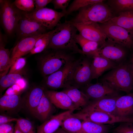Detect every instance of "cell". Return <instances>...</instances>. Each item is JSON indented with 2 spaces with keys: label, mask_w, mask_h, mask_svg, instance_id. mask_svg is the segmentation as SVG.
<instances>
[{
  "label": "cell",
  "mask_w": 133,
  "mask_h": 133,
  "mask_svg": "<svg viewBox=\"0 0 133 133\" xmlns=\"http://www.w3.org/2000/svg\"><path fill=\"white\" fill-rule=\"evenodd\" d=\"M77 31L71 21L59 23L52 30L47 49L63 50L82 55L75 40Z\"/></svg>",
  "instance_id": "cell-1"
},
{
  "label": "cell",
  "mask_w": 133,
  "mask_h": 133,
  "mask_svg": "<svg viewBox=\"0 0 133 133\" xmlns=\"http://www.w3.org/2000/svg\"><path fill=\"white\" fill-rule=\"evenodd\" d=\"M40 57V68L45 77L57 71L75 59L73 54L61 50L48 49Z\"/></svg>",
  "instance_id": "cell-2"
},
{
  "label": "cell",
  "mask_w": 133,
  "mask_h": 133,
  "mask_svg": "<svg viewBox=\"0 0 133 133\" xmlns=\"http://www.w3.org/2000/svg\"><path fill=\"white\" fill-rule=\"evenodd\" d=\"M102 81L114 89L127 94L133 89V79L128 63L122 62L112 69L103 77Z\"/></svg>",
  "instance_id": "cell-3"
},
{
  "label": "cell",
  "mask_w": 133,
  "mask_h": 133,
  "mask_svg": "<svg viewBox=\"0 0 133 133\" xmlns=\"http://www.w3.org/2000/svg\"><path fill=\"white\" fill-rule=\"evenodd\" d=\"M103 2L80 9L75 17L70 21L75 23L92 22L101 24L107 22L114 17L113 13L111 8Z\"/></svg>",
  "instance_id": "cell-4"
},
{
  "label": "cell",
  "mask_w": 133,
  "mask_h": 133,
  "mask_svg": "<svg viewBox=\"0 0 133 133\" xmlns=\"http://www.w3.org/2000/svg\"><path fill=\"white\" fill-rule=\"evenodd\" d=\"M22 14V11L11 0H0V23L8 35H11L15 33Z\"/></svg>",
  "instance_id": "cell-5"
},
{
  "label": "cell",
  "mask_w": 133,
  "mask_h": 133,
  "mask_svg": "<svg viewBox=\"0 0 133 133\" xmlns=\"http://www.w3.org/2000/svg\"><path fill=\"white\" fill-rule=\"evenodd\" d=\"M78 60L75 59L57 71L45 77L44 83L46 87L57 90L71 86L72 75Z\"/></svg>",
  "instance_id": "cell-6"
},
{
  "label": "cell",
  "mask_w": 133,
  "mask_h": 133,
  "mask_svg": "<svg viewBox=\"0 0 133 133\" xmlns=\"http://www.w3.org/2000/svg\"><path fill=\"white\" fill-rule=\"evenodd\" d=\"M100 26L108 41L125 48H132L133 30H127L108 22Z\"/></svg>",
  "instance_id": "cell-7"
},
{
  "label": "cell",
  "mask_w": 133,
  "mask_h": 133,
  "mask_svg": "<svg viewBox=\"0 0 133 133\" xmlns=\"http://www.w3.org/2000/svg\"><path fill=\"white\" fill-rule=\"evenodd\" d=\"M22 11L26 16L40 23L47 30L55 27L61 18L66 16L62 11L58 12L46 7L31 12Z\"/></svg>",
  "instance_id": "cell-8"
},
{
  "label": "cell",
  "mask_w": 133,
  "mask_h": 133,
  "mask_svg": "<svg viewBox=\"0 0 133 133\" xmlns=\"http://www.w3.org/2000/svg\"><path fill=\"white\" fill-rule=\"evenodd\" d=\"M72 115L83 121H88L100 124H111L119 122L132 123L133 118L120 117L103 112L92 111L86 112L80 111Z\"/></svg>",
  "instance_id": "cell-9"
},
{
  "label": "cell",
  "mask_w": 133,
  "mask_h": 133,
  "mask_svg": "<svg viewBox=\"0 0 133 133\" xmlns=\"http://www.w3.org/2000/svg\"><path fill=\"white\" fill-rule=\"evenodd\" d=\"M71 22L79 31V34L83 38L97 42L100 47L106 43V36L98 23L92 22Z\"/></svg>",
  "instance_id": "cell-10"
},
{
  "label": "cell",
  "mask_w": 133,
  "mask_h": 133,
  "mask_svg": "<svg viewBox=\"0 0 133 133\" xmlns=\"http://www.w3.org/2000/svg\"><path fill=\"white\" fill-rule=\"evenodd\" d=\"M91 63L87 58L78 59L72 75L71 86L80 89L90 83L92 80Z\"/></svg>",
  "instance_id": "cell-11"
},
{
  "label": "cell",
  "mask_w": 133,
  "mask_h": 133,
  "mask_svg": "<svg viewBox=\"0 0 133 133\" xmlns=\"http://www.w3.org/2000/svg\"><path fill=\"white\" fill-rule=\"evenodd\" d=\"M22 14L15 32L19 40L23 38L42 34L47 30L41 24L24 14Z\"/></svg>",
  "instance_id": "cell-12"
},
{
  "label": "cell",
  "mask_w": 133,
  "mask_h": 133,
  "mask_svg": "<svg viewBox=\"0 0 133 133\" xmlns=\"http://www.w3.org/2000/svg\"><path fill=\"white\" fill-rule=\"evenodd\" d=\"M80 89L91 100L109 96L118 95V91L102 82L89 83Z\"/></svg>",
  "instance_id": "cell-13"
},
{
  "label": "cell",
  "mask_w": 133,
  "mask_h": 133,
  "mask_svg": "<svg viewBox=\"0 0 133 133\" xmlns=\"http://www.w3.org/2000/svg\"><path fill=\"white\" fill-rule=\"evenodd\" d=\"M124 48L108 41L104 45L99 48L95 57H101L117 64L119 63L124 60L126 56Z\"/></svg>",
  "instance_id": "cell-14"
},
{
  "label": "cell",
  "mask_w": 133,
  "mask_h": 133,
  "mask_svg": "<svg viewBox=\"0 0 133 133\" xmlns=\"http://www.w3.org/2000/svg\"><path fill=\"white\" fill-rule=\"evenodd\" d=\"M119 96V95L108 96L90 101L88 105L80 111L83 112L101 111L115 115L116 102Z\"/></svg>",
  "instance_id": "cell-15"
},
{
  "label": "cell",
  "mask_w": 133,
  "mask_h": 133,
  "mask_svg": "<svg viewBox=\"0 0 133 133\" xmlns=\"http://www.w3.org/2000/svg\"><path fill=\"white\" fill-rule=\"evenodd\" d=\"M43 34L25 37L18 40L10 55L12 65L17 59L30 53L37 40Z\"/></svg>",
  "instance_id": "cell-16"
},
{
  "label": "cell",
  "mask_w": 133,
  "mask_h": 133,
  "mask_svg": "<svg viewBox=\"0 0 133 133\" xmlns=\"http://www.w3.org/2000/svg\"><path fill=\"white\" fill-rule=\"evenodd\" d=\"M44 93L56 107L67 110H78L68 96L63 91L45 90Z\"/></svg>",
  "instance_id": "cell-17"
},
{
  "label": "cell",
  "mask_w": 133,
  "mask_h": 133,
  "mask_svg": "<svg viewBox=\"0 0 133 133\" xmlns=\"http://www.w3.org/2000/svg\"><path fill=\"white\" fill-rule=\"evenodd\" d=\"M115 115L123 118H133V93L118 97L116 103Z\"/></svg>",
  "instance_id": "cell-18"
},
{
  "label": "cell",
  "mask_w": 133,
  "mask_h": 133,
  "mask_svg": "<svg viewBox=\"0 0 133 133\" xmlns=\"http://www.w3.org/2000/svg\"><path fill=\"white\" fill-rule=\"evenodd\" d=\"M74 111L67 110L51 117L38 127L37 133H54L61 126L64 119Z\"/></svg>",
  "instance_id": "cell-19"
},
{
  "label": "cell",
  "mask_w": 133,
  "mask_h": 133,
  "mask_svg": "<svg viewBox=\"0 0 133 133\" xmlns=\"http://www.w3.org/2000/svg\"><path fill=\"white\" fill-rule=\"evenodd\" d=\"M91 63L92 79H98L105 72L112 69L119 65L117 63L100 56L93 57Z\"/></svg>",
  "instance_id": "cell-20"
},
{
  "label": "cell",
  "mask_w": 133,
  "mask_h": 133,
  "mask_svg": "<svg viewBox=\"0 0 133 133\" xmlns=\"http://www.w3.org/2000/svg\"><path fill=\"white\" fill-rule=\"evenodd\" d=\"M0 33V76L1 77L7 74L12 64L9 50L5 48L7 38L1 31Z\"/></svg>",
  "instance_id": "cell-21"
},
{
  "label": "cell",
  "mask_w": 133,
  "mask_h": 133,
  "mask_svg": "<svg viewBox=\"0 0 133 133\" xmlns=\"http://www.w3.org/2000/svg\"><path fill=\"white\" fill-rule=\"evenodd\" d=\"M53 105L44 92L33 115L40 121L44 122L49 119L54 110Z\"/></svg>",
  "instance_id": "cell-22"
},
{
  "label": "cell",
  "mask_w": 133,
  "mask_h": 133,
  "mask_svg": "<svg viewBox=\"0 0 133 133\" xmlns=\"http://www.w3.org/2000/svg\"><path fill=\"white\" fill-rule=\"evenodd\" d=\"M62 91L67 94L78 110H81L90 102L87 97L80 89L75 87L70 86Z\"/></svg>",
  "instance_id": "cell-23"
},
{
  "label": "cell",
  "mask_w": 133,
  "mask_h": 133,
  "mask_svg": "<svg viewBox=\"0 0 133 133\" xmlns=\"http://www.w3.org/2000/svg\"><path fill=\"white\" fill-rule=\"evenodd\" d=\"M45 88L35 87L29 92L26 97V104L31 113L33 115L44 92Z\"/></svg>",
  "instance_id": "cell-24"
},
{
  "label": "cell",
  "mask_w": 133,
  "mask_h": 133,
  "mask_svg": "<svg viewBox=\"0 0 133 133\" xmlns=\"http://www.w3.org/2000/svg\"><path fill=\"white\" fill-rule=\"evenodd\" d=\"M75 40L76 43L81 47L83 55H86L92 58L95 56L100 47L98 43L85 39L79 34H76Z\"/></svg>",
  "instance_id": "cell-25"
},
{
  "label": "cell",
  "mask_w": 133,
  "mask_h": 133,
  "mask_svg": "<svg viewBox=\"0 0 133 133\" xmlns=\"http://www.w3.org/2000/svg\"><path fill=\"white\" fill-rule=\"evenodd\" d=\"M72 114L64 119L61 125V128L69 133H81L82 122Z\"/></svg>",
  "instance_id": "cell-26"
},
{
  "label": "cell",
  "mask_w": 133,
  "mask_h": 133,
  "mask_svg": "<svg viewBox=\"0 0 133 133\" xmlns=\"http://www.w3.org/2000/svg\"><path fill=\"white\" fill-rule=\"evenodd\" d=\"M108 22L127 30H133V11L120 13L118 16L114 17Z\"/></svg>",
  "instance_id": "cell-27"
},
{
  "label": "cell",
  "mask_w": 133,
  "mask_h": 133,
  "mask_svg": "<svg viewBox=\"0 0 133 133\" xmlns=\"http://www.w3.org/2000/svg\"><path fill=\"white\" fill-rule=\"evenodd\" d=\"M21 101L19 95H3L0 99V110L9 111L15 109L19 105Z\"/></svg>",
  "instance_id": "cell-28"
},
{
  "label": "cell",
  "mask_w": 133,
  "mask_h": 133,
  "mask_svg": "<svg viewBox=\"0 0 133 133\" xmlns=\"http://www.w3.org/2000/svg\"><path fill=\"white\" fill-rule=\"evenodd\" d=\"M108 126L88 121H82L81 133H108Z\"/></svg>",
  "instance_id": "cell-29"
},
{
  "label": "cell",
  "mask_w": 133,
  "mask_h": 133,
  "mask_svg": "<svg viewBox=\"0 0 133 133\" xmlns=\"http://www.w3.org/2000/svg\"><path fill=\"white\" fill-rule=\"evenodd\" d=\"M52 30L43 34L36 41L34 46L30 52L31 54L42 52L48 47Z\"/></svg>",
  "instance_id": "cell-30"
},
{
  "label": "cell",
  "mask_w": 133,
  "mask_h": 133,
  "mask_svg": "<svg viewBox=\"0 0 133 133\" xmlns=\"http://www.w3.org/2000/svg\"><path fill=\"white\" fill-rule=\"evenodd\" d=\"M108 3L112 9L119 13L133 11V0H110Z\"/></svg>",
  "instance_id": "cell-31"
},
{
  "label": "cell",
  "mask_w": 133,
  "mask_h": 133,
  "mask_svg": "<svg viewBox=\"0 0 133 133\" xmlns=\"http://www.w3.org/2000/svg\"><path fill=\"white\" fill-rule=\"evenodd\" d=\"M21 72L6 74L0 77V92L16 83L19 80L23 78Z\"/></svg>",
  "instance_id": "cell-32"
},
{
  "label": "cell",
  "mask_w": 133,
  "mask_h": 133,
  "mask_svg": "<svg viewBox=\"0 0 133 133\" xmlns=\"http://www.w3.org/2000/svg\"><path fill=\"white\" fill-rule=\"evenodd\" d=\"M103 0H74L68 6L66 15L86 6L97 3L103 2Z\"/></svg>",
  "instance_id": "cell-33"
},
{
  "label": "cell",
  "mask_w": 133,
  "mask_h": 133,
  "mask_svg": "<svg viewBox=\"0 0 133 133\" xmlns=\"http://www.w3.org/2000/svg\"><path fill=\"white\" fill-rule=\"evenodd\" d=\"M13 2L15 6L21 11L31 12L35 9L34 0H15Z\"/></svg>",
  "instance_id": "cell-34"
},
{
  "label": "cell",
  "mask_w": 133,
  "mask_h": 133,
  "mask_svg": "<svg viewBox=\"0 0 133 133\" xmlns=\"http://www.w3.org/2000/svg\"><path fill=\"white\" fill-rule=\"evenodd\" d=\"M16 125L23 133H35L33 126L29 120L23 118L18 119Z\"/></svg>",
  "instance_id": "cell-35"
},
{
  "label": "cell",
  "mask_w": 133,
  "mask_h": 133,
  "mask_svg": "<svg viewBox=\"0 0 133 133\" xmlns=\"http://www.w3.org/2000/svg\"><path fill=\"white\" fill-rule=\"evenodd\" d=\"M27 87V85L24 81L19 80L16 83L9 87L3 95H19Z\"/></svg>",
  "instance_id": "cell-36"
},
{
  "label": "cell",
  "mask_w": 133,
  "mask_h": 133,
  "mask_svg": "<svg viewBox=\"0 0 133 133\" xmlns=\"http://www.w3.org/2000/svg\"><path fill=\"white\" fill-rule=\"evenodd\" d=\"M26 63V61L25 58L22 57L18 58L11 67L8 73L21 72Z\"/></svg>",
  "instance_id": "cell-37"
},
{
  "label": "cell",
  "mask_w": 133,
  "mask_h": 133,
  "mask_svg": "<svg viewBox=\"0 0 133 133\" xmlns=\"http://www.w3.org/2000/svg\"><path fill=\"white\" fill-rule=\"evenodd\" d=\"M114 133H133V123L122 122L115 129Z\"/></svg>",
  "instance_id": "cell-38"
},
{
  "label": "cell",
  "mask_w": 133,
  "mask_h": 133,
  "mask_svg": "<svg viewBox=\"0 0 133 133\" xmlns=\"http://www.w3.org/2000/svg\"><path fill=\"white\" fill-rule=\"evenodd\" d=\"M70 0H52L51 2L53 5L54 8L56 9H61L62 12L66 15V8L68 6Z\"/></svg>",
  "instance_id": "cell-39"
},
{
  "label": "cell",
  "mask_w": 133,
  "mask_h": 133,
  "mask_svg": "<svg viewBox=\"0 0 133 133\" xmlns=\"http://www.w3.org/2000/svg\"><path fill=\"white\" fill-rule=\"evenodd\" d=\"M52 1V0H34L35 6L34 11H38L45 8Z\"/></svg>",
  "instance_id": "cell-40"
},
{
  "label": "cell",
  "mask_w": 133,
  "mask_h": 133,
  "mask_svg": "<svg viewBox=\"0 0 133 133\" xmlns=\"http://www.w3.org/2000/svg\"><path fill=\"white\" fill-rule=\"evenodd\" d=\"M14 128L13 125L8 123L0 125V133H8Z\"/></svg>",
  "instance_id": "cell-41"
},
{
  "label": "cell",
  "mask_w": 133,
  "mask_h": 133,
  "mask_svg": "<svg viewBox=\"0 0 133 133\" xmlns=\"http://www.w3.org/2000/svg\"><path fill=\"white\" fill-rule=\"evenodd\" d=\"M18 119L8 116L5 115H0V125L8 123L9 122L17 121Z\"/></svg>",
  "instance_id": "cell-42"
},
{
  "label": "cell",
  "mask_w": 133,
  "mask_h": 133,
  "mask_svg": "<svg viewBox=\"0 0 133 133\" xmlns=\"http://www.w3.org/2000/svg\"><path fill=\"white\" fill-rule=\"evenodd\" d=\"M128 63L130 72L133 79V54L132 55L129 62Z\"/></svg>",
  "instance_id": "cell-43"
},
{
  "label": "cell",
  "mask_w": 133,
  "mask_h": 133,
  "mask_svg": "<svg viewBox=\"0 0 133 133\" xmlns=\"http://www.w3.org/2000/svg\"><path fill=\"white\" fill-rule=\"evenodd\" d=\"M54 133H69L59 128Z\"/></svg>",
  "instance_id": "cell-44"
},
{
  "label": "cell",
  "mask_w": 133,
  "mask_h": 133,
  "mask_svg": "<svg viewBox=\"0 0 133 133\" xmlns=\"http://www.w3.org/2000/svg\"><path fill=\"white\" fill-rule=\"evenodd\" d=\"M14 133H23L19 129L16 124L15 128Z\"/></svg>",
  "instance_id": "cell-45"
},
{
  "label": "cell",
  "mask_w": 133,
  "mask_h": 133,
  "mask_svg": "<svg viewBox=\"0 0 133 133\" xmlns=\"http://www.w3.org/2000/svg\"><path fill=\"white\" fill-rule=\"evenodd\" d=\"M14 129H13L10 132L8 133H14Z\"/></svg>",
  "instance_id": "cell-46"
},
{
  "label": "cell",
  "mask_w": 133,
  "mask_h": 133,
  "mask_svg": "<svg viewBox=\"0 0 133 133\" xmlns=\"http://www.w3.org/2000/svg\"><path fill=\"white\" fill-rule=\"evenodd\" d=\"M132 123H133V120Z\"/></svg>",
  "instance_id": "cell-47"
},
{
  "label": "cell",
  "mask_w": 133,
  "mask_h": 133,
  "mask_svg": "<svg viewBox=\"0 0 133 133\" xmlns=\"http://www.w3.org/2000/svg\"><path fill=\"white\" fill-rule=\"evenodd\" d=\"M132 48L133 49V47H132Z\"/></svg>",
  "instance_id": "cell-48"
}]
</instances>
